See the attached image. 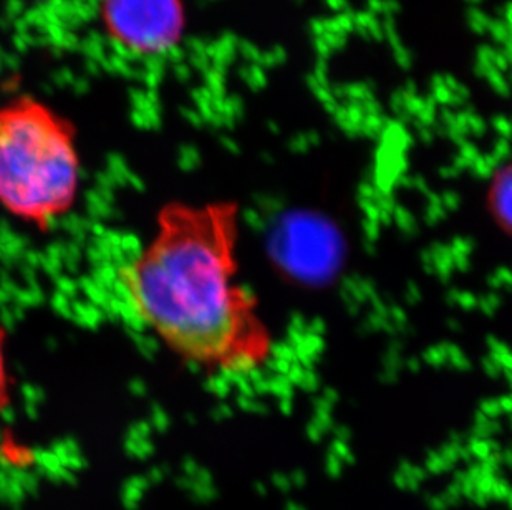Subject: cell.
<instances>
[{
    "label": "cell",
    "mask_w": 512,
    "mask_h": 510,
    "mask_svg": "<svg viewBox=\"0 0 512 510\" xmlns=\"http://www.w3.org/2000/svg\"><path fill=\"white\" fill-rule=\"evenodd\" d=\"M234 203H168L155 234L121 269L133 312L176 357L211 375H247L274 352L239 270Z\"/></svg>",
    "instance_id": "1"
},
{
    "label": "cell",
    "mask_w": 512,
    "mask_h": 510,
    "mask_svg": "<svg viewBox=\"0 0 512 510\" xmlns=\"http://www.w3.org/2000/svg\"><path fill=\"white\" fill-rule=\"evenodd\" d=\"M82 179L75 131L35 98L0 106V207L49 232L77 203Z\"/></svg>",
    "instance_id": "2"
},
{
    "label": "cell",
    "mask_w": 512,
    "mask_h": 510,
    "mask_svg": "<svg viewBox=\"0 0 512 510\" xmlns=\"http://www.w3.org/2000/svg\"><path fill=\"white\" fill-rule=\"evenodd\" d=\"M100 20L108 37L136 55H161L181 42V0H100Z\"/></svg>",
    "instance_id": "3"
},
{
    "label": "cell",
    "mask_w": 512,
    "mask_h": 510,
    "mask_svg": "<svg viewBox=\"0 0 512 510\" xmlns=\"http://www.w3.org/2000/svg\"><path fill=\"white\" fill-rule=\"evenodd\" d=\"M489 203L501 224L512 232V161L494 174L489 188Z\"/></svg>",
    "instance_id": "4"
},
{
    "label": "cell",
    "mask_w": 512,
    "mask_h": 510,
    "mask_svg": "<svg viewBox=\"0 0 512 510\" xmlns=\"http://www.w3.org/2000/svg\"><path fill=\"white\" fill-rule=\"evenodd\" d=\"M12 403L10 398V378L7 371V360H5V330L0 325V416L5 413Z\"/></svg>",
    "instance_id": "5"
}]
</instances>
